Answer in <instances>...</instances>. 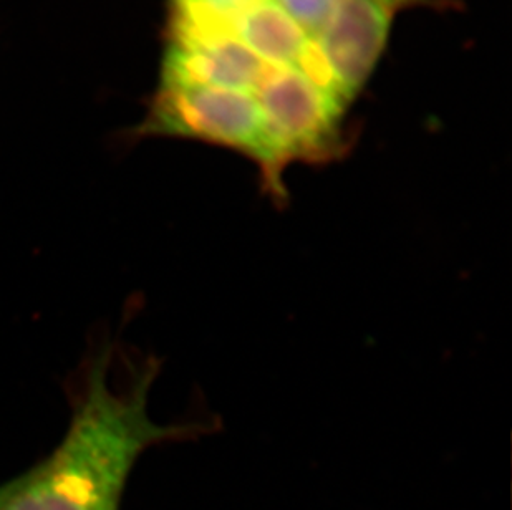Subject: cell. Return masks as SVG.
I'll return each instance as SVG.
<instances>
[{
	"label": "cell",
	"mask_w": 512,
	"mask_h": 510,
	"mask_svg": "<svg viewBox=\"0 0 512 510\" xmlns=\"http://www.w3.org/2000/svg\"><path fill=\"white\" fill-rule=\"evenodd\" d=\"M256 95L285 168L335 163L352 150L345 106L294 68L272 67Z\"/></svg>",
	"instance_id": "cell-3"
},
{
	"label": "cell",
	"mask_w": 512,
	"mask_h": 510,
	"mask_svg": "<svg viewBox=\"0 0 512 510\" xmlns=\"http://www.w3.org/2000/svg\"><path fill=\"white\" fill-rule=\"evenodd\" d=\"M378 4H382L383 7H387L390 12H397L400 9H406V7H413V5L433 4L435 0H377Z\"/></svg>",
	"instance_id": "cell-9"
},
{
	"label": "cell",
	"mask_w": 512,
	"mask_h": 510,
	"mask_svg": "<svg viewBox=\"0 0 512 510\" xmlns=\"http://www.w3.org/2000/svg\"><path fill=\"white\" fill-rule=\"evenodd\" d=\"M251 2L252 0H170L168 35L236 39L237 22Z\"/></svg>",
	"instance_id": "cell-7"
},
{
	"label": "cell",
	"mask_w": 512,
	"mask_h": 510,
	"mask_svg": "<svg viewBox=\"0 0 512 510\" xmlns=\"http://www.w3.org/2000/svg\"><path fill=\"white\" fill-rule=\"evenodd\" d=\"M271 68L236 39L168 35L161 85H204L256 93Z\"/></svg>",
	"instance_id": "cell-5"
},
{
	"label": "cell",
	"mask_w": 512,
	"mask_h": 510,
	"mask_svg": "<svg viewBox=\"0 0 512 510\" xmlns=\"http://www.w3.org/2000/svg\"><path fill=\"white\" fill-rule=\"evenodd\" d=\"M393 12L377 0H339L315 37L335 98L347 108L377 67L392 29Z\"/></svg>",
	"instance_id": "cell-4"
},
{
	"label": "cell",
	"mask_w": 512,
	"mask_h": 510,
	"mask_svg": "<svg viewBox=\"0 0 512 510\" xmlns=\"http://www.w3.org/2000/svg\"><path fill=\"white\" fill-rule=\"evenodd\" d=\"M309 39L314 40L339 0H274Z\"/></svg>",
	"instance_id": "cell-8"
},
{
	"label": "cell",
	"mask_w": 512,
	"mask_h": 510,
	"mask_svg": "<svg viewBox=\"0 0 512 510\" xmlns=\"http://www.w3.org/2000/svg\"><path fill=\"white\" fill-rule=\"evenodd\" d=\"M112 350L90 360L73 400L72 421L50 458L22 474L0 510H118L131 469L146 449L196 438L204 423L160 424L148 413L158 361H138L113 378Z\"/></svg>",
	"instance_id": "cell-1"
},
{
	"label": "cell",
	"mask_w": 512,
	"mask_h": 510,
	"mask_svg": "<svg viewBox=\"0 0 512 510\" xmlns=\"http://www.w3.org/2000/svg\"><path fill=\"white\" fill-rule=\"evenodd\" d=\"M138 133L199 140L236 151L256 166L262 194L276 207L289 204L287 168L256 93L204 85H160Z\"/></svg>",
	"instance_id": "cell-2"
},
{
	"label": "cell",
	"mask_w": 512,
	"mask_h": 510,
	"mask_svg": "<svg viewBox=\"0 0 512 510\" xmlns=\"http://www.w3.org/2000/svg\"><path fill=\"white\" fill-rule=\"evenodd\" d=\"M236 39L271 67L299 72L312 39L274 0H252L237 22Z\"/></svg>",
	"instance_id": "cell-6"
},
{
	"label": "cell",
	"mask_w": 512,
	"mask_h": 510,
	"mask_svg": "<svg viewBox=\"0 0 512 510\" xmlns=\"http://www.w3.org/2000/svg\"><path fill=\"white\" fill-rule=\"evenodd\" d=\"M22 476L17 477L14 481L5 482L4 486H0V509L4 506L5 502L9 501L12 494L19 489Z\"/></svg>",
	"instance_id": "cell-10"
}]
</instances>
